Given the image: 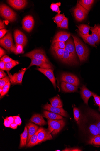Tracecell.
Instances as JSON below:
<instances>
[{
	"label": "cell",
	"mask_w": 100,
	"mask_h": 151,
	"mask_svg": "<svg viewBox=\"0 0 100 151\" xmlns=\"http://www.w3.org/2000/svg\"><path fill=\"white\" fill-rule=\"evenodd\" d=\"M51 50L53 55L57 58L61 60L63 56L65 49H61L52 46Z\"/></svg>",
	"instance_id": "obj_24"
},
{
	"label": "cell",
	"mask_w": 100,
	"mask_h": 151,
	"mask_svg": "<svg viewBox=\"0 0 100 151\" xmlns=\"http://www.w3.org/2000/svg\"><path fill=\"white\" fill-rule=\"evenodd\" d=\"M0 44L9 52H13L15 46L13 44L11 34L8 32L0 40Z\"/></svg>",
	"instance_id": "obj_5"
},
{
	"label": "cell",
	"mask_w": 100,
	"mask_h": 151,
	"mask_svg": "<svg viewBox=\"0 0 100 151\" xmlns=\"http://www.w3.org/2000/svg\"><path fill=\"white\" fill-rule=\"evenodd\" d=\"M18 126V125L16 124V123L14 122L11 124L10 128L13 129H15L17 128Z\"/></svg>",
	"instance_id": "obj_54"
},
{
	"label": "cell",
	"mask_w": 100,
	"mask_h": 151,
	"mask_svg": "<svg viewBox=\"0 0 100 151\" xmlns=\"http://www.w3.org/2000/svg\"><path fill=\"white\" fill-rule=\"evenodd\" d=\"M42 128V127L39 128L37 131L32 136L30 140L27 144L26 145L27 147H31L38 144V134Z\"/></svg>",
	"instance_id": "obj_28"
},
{
	"label": "cell",
	"mask_w": 100,
	"mask_h": 151,
	"mask_svg": "<svg viewBox=\"0 0 100 151\" xmlns=\"http://www.w3.org/2000/svg\"><path fill=\"white\" fill-rule=\"evenodd\" d=\"M7 2L13 8L18 10L23 9L27 4V1L26 0H9Z\"/></svg>",
	"instance_id": "obj_16"
},
{
	"label": "cell",
	"mask_w": 100,
	"mask_h": 151,
	"mask_svg": "<svg viewBox=\"0 0 100 151\" xmlns=\"http://www.w3.org/2000/svg\"><path fill=\"white\" fill-rule=\"evenodd\" d=\"M61 5V3L52 4L51 5L50 8L53 11L55 12L60 14L61 11L60 10L59 7Z\"/></svg>",
	"instance_id": "obj_39"
},
{
	"label": "cell",
	"mask_w": 100,
	"mask_h": 151,
	"mask_svg": "<svg viewBox=\"0 0 100 151\" xmlns=\"http://www.w3.org/2000/svg\"><path fill=\"white\" fill-rule=\"evenodd\" d=\"M65 18L64 14H60L58 13L52 19H53L54 22L57 24L62 22Z\"/></svg>",
	"instance_id": "obj_37"
},
{
	"label": "cell",
	"mask_w": 100,
	"mask_h": 151,
	"mask_svg": "<svg viewBox=\"0 0 100 151\" xmlns=\"http://www.w3.org/2000/svg\"><path fill=\"white\" fill-rule=\"evenodd\" d=\"M28 137V131L27 127H25L24 130L21 135V140L20 147L22 148L24 147L26 144Z\"/></svg>",
	"instance_id": "obj_29"
},
{
	"label": "cell",
	"mask_w": 100,
	"mask_h": 151,
	"mask_svg": "<svg viewBox=\"0 0 100 151\" xmlns=\"http://www.w3.org/2000/svg\"><path fill=\"white\" fill-rule=\"evenodd\" d=\"M71 36L74 38L76 52L80 62L86 61L89 54L88 48L77 37L73 35Z\"/></svg>",
	"instance_id": "obj_1"
},
{
	"label": "cell",
	"mask_w": 100,
	"mask_h": 151,
	"mask_svg": "<svg viewBox=\"0 0 100 151\" xmlns=\"http://www.w3.org/2000/svg\"><path fill=\"white\" fill-rule=\"evenodd\" d=\"M43 116L47 119L53 120H59L63 119V117L59 114L46 111H44Z\"/></svg>",
	"instance_id": "obj_26"
},
{
	"label": "cell",
	"mask_w": 100,
	"mask_h": 151,
	"mask_svg": "<svg viewBox=\"0 0 100 151\" xmlns=\"http://www.w3.org/2000/svg\"><path fill=\"white\" fill-rule=\"evenodd\" d=\"M76 31L77 32L79 36L83 39L85 43L88 44L94 47L97 48V46L92 38L91 35L89 34L87 35H84L78 30H77Z\"/></svg>",
	"instance_id": "obj_20"
},
{
	"label": "cell",
	"mask_w": 100,
	"mask_h": 151,
	"mask_svg": "<svg viewBox=\"0 0 100 151\" xmlns=\"http://www.w3.org/2000/svg\"><path fill=\"white\" fill-rule=\"evenodd\" d=\"M8 31L5 29L1 30H0V33H1V34H0L1 35H0V38L1 39L3 38L6 34Z\"/></svg>",
	"instance_id": "obj_49"
},
{
	"label": "cell",
	"mask_w": 100,
	"mask_h": 151,
	"mask_svg": "<svg viewBox=\"0 0 100 151\" xmlns=\"http://www.w3.org/2000/svg\"><path fill=\"white\" fill-rule=\"evenodd\" d=\"M100 99V97H99Z\"/></svg>",
	"instance_id": "obj_60"
},
{
	"label": "cell",
	"mask_w": 100,
	"mask_h": 151,
	"mask_svg": "<svg viewBox=\"0 0 100 151\" xmlns=\"http://www.w3.org/2000/svg\"><path fill=\"white\" fill-rule=\"evenodd\" d=\"M5 29L4 22L1 20L0 21V29L1 30L4 29Z\"/></svg>",
	"instance_id": "obj_52"
},
{
	"label": "cell",
	"mask_w": 100,
	"mask_h": 151,
	"mask_svg": "<svg viewBox=\"0 0 100 151\" xmlns=\"http://www.w3.org/2000/svg\"><path fill=\"white\" fill-rule=\"evenodd\" d=\"M28 129V137L27 143H28L30 140L31 137L38 130L39 127L32 123H28L27 126Z\"/></svg>",
	"instance_id": "obj_22"
},
{
	"label": "cell",
	"mask_w": 100,
	"mask_h": 151,
	"mask_svg": "<svg viewBox=\"0 0 100 151\" xmlns=\"http://www.w3.org/2000/svg\"><path fill=\"white\" fill-rule=\"evenodd\" d=\"M6 74L4 70H0V78L2 79L6 76Z\"/></svg>",
	"instance_id": "obj_51"
},
{
	"label": "cell",
	"mask_w": 100,
	"mask_h": 151,
	"mask_svg": "<svg viewBox=\"0 0 100 151\" xmlns=\"http://www.w3.org/2000/svg\"><path fill=\"white\" fill-rule=\"evenodd\" d=\"M66 48L70 53L71 57L78 63L77 60V53L74 42L72 39H68L66 42Z\"/></svg>",
	"instance_id": "obj_11"
},
{
	"label": "cell",
	"mask_w": 100,
	"mask_h": 151,
	"mask_svg": "<svg viewBox=\"0 0 100 151\" xmlns=\"http://www.w3.org/2000/svg\"><path fill=\"white\" fill-rule=\"evenodd\" d=\"M79 31L84 35L89 34V31L91 28V27L87 24H82L79 25H77Z\"/></svg>",
	"instance_id": "obj_32"
},
{
	"label": "cell",
	"mask_w": 100,
	"mask_h": 151,
	"mask_svg": "<svg viewBox=\"0 0 100 151\" xmlns=\"http://www.w3.org/2000/svg\"><path fill=\"white\" fill-rule=\"evenodd\" d=\"M61 60L62 62L67 64L76 65L78 63L71 57L70 53L66 47L65 48L63 56Z\"/></svg>",
	"instance_id": "obj_19"
},
{
	"label": "cell",
	"mask_w": 100,
	"mask_h": 151,
	"mask_svg": "<svg viewBox=\"0 0 100 151\" xmlns=\"http://www.w3.org/2000/svg\"><path fill=\"white\" fill-rule=\"evenodd\" d=\"M24 57L30 58L31 59H35L44 61L49 63L45 51L41 49H37L33 50L25 54Z\"/></svg>",
	"instance_id": "obj_4"
},
{
	"label": "cell",
	"mask_w": 100,
	"mask_h": 151,
	"mask_svg": "<svg viewBox=\"0 0 100 151\" xmlns=\"http://www.w3.org/2000/svg\"><path fill=\"white\" fill-rule=\"evenodd\" d=\"M11 124V123L9 120L7 118L4 119V124L6 127L10 128Z\"/></svg>",
	"instance_id": "obj_47"
},
{
	"label": "cell",
	"mask_w": 100,
	"mask_h": 151,
	"mask_svg": "<svg viewBox=\"0 0 100 151\" xmlns=\"http://www.w3.org/2000/svg\"><path fill=\"white\" fill-rule=\"evenodd\" d=\"M6 54V51L1 47L0 48V57L1 58Z\"/></svg>",
	"instance_id": "obj_53"
},
{
	"label": "cell",
	"mask_w": 100,
	"mask_h": 151,
	"mask_svg": "<svg viewBox=\"0 0 100 151\" xmlns=\"http://www.w3.org/2000/svg\"><path fill=\"white\" fill-rule=\"evenodd\" d=\"M95 1L93 0H80L78 3L89 12L91 9Z\"/></svg>",
	"instance_id": "obj_27"
},
{
	"label": "cell",
	"mask_w": 100,
	"mask_h": 151,
	"mask_svg": "<svg viewBox=\"0 0 100 151\" xmlns=\"http://www.w3.org/2000/svg\"><path fill=\"white\" fill-rule=\"evenodd\" d=\"M99 111H100V106H99Z\"/></svg>",
	"instance_id": "obj_58"
},
{
	"label": "cell",
	"mask_w": 100,
	"mask_h": 151,
	"mask_svg": "<svg viewBox=\"0 0 100 151\" xmlns=\"http://www.w3.org/2000/svg\"><path fill=\"white\" fill-rule=\"evenodd\" d=\"M26 70V68H23L18 73L14 74L13 75H11L9 72H7L11 83L13 85L21 84Z\"/></svg>",
	"instance_id": "obj_8"
},
{
	"label": "cell",
	"mask_w": 100,
	"mask_h": 151,
	"mask_svg": "<svg viewBox=\"0 0 100 151\" xmlns=\"http://www.w3.org/2000/svg\"><path fill=\"white\" fill-rule=\"evenodd\" d=\"M31 60V63L28 68L33 65L37 66L44 69H50L52 68L50 64L44 61L35 59H32Z\"/></svg>",
	"instance_id": "obj_18"
},
{
	"label": "cell",
	"mask_w": 100,
	"mask_h": 151,
	"mask_svg": "<svg viewBox=\"0 0 100 151\" xmlns=\"http://www.w3.org/2000/svg\"><path fill=\"white\" fill-rule=\"evenodd\" d=\"M61 87L62 90L64 92L67 93L76 92L77 91L78 88V87L64 82H62Z\"/></svg>",
	"instance_id": "obj_21"
},
{
	"label": "cell",
	"mask_w": 100,
	"mask_h": 151,
	"mask_svg": "<svg viewBox=\"0 0 100 151\" xmlns=\"http://www.w3.org/2000/svg\"><path fill=\"white\" fill-rule=\"evenodd\" d=\"M93 96L94 97L96 104L99 107L100 106V99L99 96L93 92Z\"/></svg>",
	"instance_id": "obj_44"
},
{
	"label": "cell",
	"mask_w": 100,
	"mask_h": 151,
	"mask_svg": "<svg viewBox=\"0 0 100 151\" xmlns=\"http://www.w3.org/2000/svg\"><path fill=\"white\" fill-rule=\"evenodd\" d=\"M88 144L95 146H100V135L91 137Z\"/></svg>",
	"instance_id": "obj_33"
},
{
	"label": "cell",
	"mask_w": 100,
	"mask_h": 151,
	"mask_svg": "<svg viewBox=\"0 0 100 151\" xmlns=\"http://www.w3.org/2000/svg\"><path fill=\"white\" fill-rule=\"evenodd\" d=\"M52 46L61 49H65L66 47L65 42H57L55 43Z\"/></svg>",
	"instance_id": "obj_43"
},
{
	"label": "cell",
	"mask_w": 100,
	"mask_h": 151,
	"mask_svg": "<svg viewBox=\"0 0 100 151\" xmlns=\"http://www.w3.org/2000/svg\"><path fill=\"white\" fill-rule=\"evenodd\" d=\"M63 151H82L80 149L77 148H66Z\"/></svg>",
	"instance_id": "obj_50"
},
{
	"label": "cell",
	"mask_w": 100,
	"mask_h": 151,
	"mask_svg": "<svg viewBox=\"0 0 100 151\" xmlns=\"http://www.w3.org/2000/svg\"><path fill=\"white\" fill-rule=\"evenodd\" d=\"M71 34L64 31H60L57 33L52 41V45L57 42H65L69 39Z\"/></svg>",
	"instance_id": "obj_14"
},
{
	"label": "cell",
	"mask_w": 100,
	"mask_h": 151,
	"mask_svg": "<svg viewBox=\"0 0 100 151\" xmlns=\"http://www.w3.org/2000/svg\"><path fill=\"white\" fill-rule=\"evenodd\" d=\"M56 151H60V150H56Z\"/></svg>",
	"instance_id": "obj_59"
},
{
	"label": "cell",
	"mask_w": 100,
	"mask_h": 151,
	"mask_svg": "<svg viewBox=\"0 0 100 151\" xmlns=\"http://www.w3.org/2000/svg\"><path fill=\"white\" fill-rule=\"evenodd\" d=\"M81 97L84 103L88 104L89 99L93 96V92L89 90L84 85L80 88Z\"/></svg>",
	"instance_id": "obj_17"
},
{
	"label": "cell",
	"mask_w": 100,
	"mask_h": 151,
	"mask_svg": "<svg viewBox=\"0 0 100 151\" xmlns=\"http://www.w3.org/2000/svg\"><path fill=\"white\" fill-rule=\"evenodd\" d=\"M89 114L95 121V123L98 129L99 134L100 135V115L93 110L91 109L89 110Z\"/></svg>",
	"instance_id": "obj_25"
},
{
	"label": "cell",
	"mask_w": 100,
	"mask_h": 151,
	"mask_svg": "<svg viewBox=\"0 0 100 151\" xmlns=\"http://www.w3.org/2000/svg\"><path fill=\"white\" fill-rule=\"evenodd\" d=\"M19 64V62L18 61L13 60L12 61L6 63L5 67L6 71L9 72L12 68L16 65Z\"/></svg>",
	"instance_id": "obj_35"
},
{
	"label": "cell",
	"mask_w": 100,
	"mask_h": 151,
	"mask_svg": "<svg viewBox=\"0 0 100 151\" xmlns=\"http://www.w3.org/2000/svg\"><path fill=\"white\" fill-rule=\"evenodd\" d=\"M43 108L46 110L59 114L65 117H67L68 116L67 112L65 110L63 107H54L47 103L44 106Z\"/></svg>",
	"instance_id": "obj_12"
},
{
	"label": "cell",
	"mask_w": 100,
	"mask_h": 151,
	"mask_svg": "<svg viewBox=\"0 0 100 151\" xmlns=\"http://www.w3.org/2000/svg\"><path fill=\"white\" fill-rule=\"evenodd\" d=\"M37 70L45 75L50 81L55 89L56 87V80L53 73V70L52 68L44 69L41 68H38Z\"/></svg>",
	"instance_id": "obj_13"
},
{
	"label": "cell",
	"mask_w": 100,
	"mask_h": 151,
	"mask_svg": "<svg viewBox=\"0 0 100 151\" xmlns=\"http://www.w3.org/2000/svg\"><path fill=\"white\" fill-rule=\"evenodd\" d=\"M48 127L47 129L50 134L53 135L58 134L63 129L66 122L63 119L53 120L48 119Z\"/></svg>",
	"instance_id": "obj_2"
},
{
	"label": "cell",
	"mask_w": 100,
	"mask_h": 151,
	"mask_svg": "<svg viewBox=\"0 0 100 151\" xmlns=\"http://www.w3.org/2000/svg\"><path fill=\"white\" fill-rule=\"evenodd\" d=\"M14 37L16 45H22L24 47L27 42V39L24 34L18 30L14 32Z\"/></svg>",
	"instance_id": "obj_10"
},
{
	"label": "cell",
	"mask_w": 100,
	"mask_h": 151,
	"mask_svg": "<svg viewBox=\"0 0 100 151\" xmlns=\"http://www.w3.org/2000/svg\"><path fill=\"white\" fill-rule=\"evenodd\" d=\"M10 121L11 124L14 122L15 121V118L14 116H10L7 118Z\"/></svg>",
	"instance_id": "obj_55"
},
{
	"label": "cell",
	"mask_w": 100,
	"mask_h": 151,
	"mask_svg": "<svg viewBox=\"0 0 100 151\" xmlns=\"http://www.w3.org/2000/svg\"><path fill=\"white\" fill-rule=\"evenodd\" d=\"M50 102L51 105L53 107L61 108L63 106L61 100L57 96L50 99Z\"/></svg>",
	"instance_id": "obj_31"
},
{
	"label": "cell",
	"mask_w": 100,
	"mask_h": 151,
	"mask_svg": "<svg viewBox=\"0 0 100 151\" xmlns=\"http://www.w3.org/2000/svg\"><path fill=\"white\" fill-rule=\"evenodd\" d=\"M89 132L91 136H94L99 135V131L96 123H92L89 126Z\"/></svg>",
	"instance_id": "obj_34"
},
{
	"label": "cell",
	"mask_w": 100,
	"mask_h": 151,
	"mask_svg": "<svg viewBox=\"0 0 100 151\" xmlns=\"http://www.w3.org/2000/svg\"><path fill=\"white\" fill-rule=\"evenodd\" d=\"M91 36L96 45H98L100 42V37L98 34L96 26L91 27Z\"/></svg>",
	"instance_id": "obj_30"
},
{
	"label": "cell",
	"mask_w": 100,
	"mask_h": 151,
	"mask_svg": "<svg viewBox=\"0 0 100 151\" xmlns=\"http://www.w3.org/2000/svg\"><path fill=\"white\" fill-rule=\"evenodd\" d=\"M5 64V63L3 61L1 60V62H0V68H1V70L6 71Z\"/></svg>",
	"instance_id": "obj_48"
},
{
	"label": "cell",
	"mask_w": 100,
	"mask_h": 151,
	"mask_svg": "<svg viewBox=\"0 0 100 151\" xmlns=\"http://www.w3.org/2000/svg\"><path fill=\"white\" fill-rule=\"evenodd\" d=\"M10 78L9 77L6 76L0 80V89H2L4 87L10 82Z\"/></svg>",
	"instance_id": "obj_41"
},
{
	"label": "cell",
	"mask_w": 100,
	"mask_h": 151,
	"mask_svg": "<svg viewBox=\"0 0 100 151\" xmlns=\"http://www.w3.org/2000/svg\"><path fill=\"white\" fill-rule=\"evenodd\" d=\"M10 86V82H9L3 88L2 93L1 95V98L7 93L9 89Z\"/></svg>",
	"instance_id": "obj_42"
},
{
	"label": "cell",
	"mask_w": 100,
	"mask_h": 151,
	"mask_svg": "<svg viewBox=\"0 0 100 151\" xmlns=\"http://www.w3.org/2000/svg\"><path fill=\"white\" fill-rule=\"evenodd\" d=\"M15 118V121L14 122L16 123V124L18 126H20L22 123V120L20 117L19 116H14Z\"/></svg>",
	"instance_id": "obj_46"
},
{
	"label": "cell",
	"mask_w": 100,
	"mask_h": 151,
	"mask_svg": "<svg viewBox=\"0 0 100 151\" xmlns=\"http://www.w3.org/2000/svg\"><path fill=\"white\" fill-rule=\"evenodd\" d=\"M38 144L47 140H50L52 139V137L50 134L47 129L42 128L38 134Z\"/></svg>",
	"instance_id": "obj_15"
},
{
	"label": "cell",
	"mask_w": 100,
	"mask_h": 151,
	"mask_svg": "<svg viewBox=\"0 0 100 151\" xmlns=\"http://www.w3.org/2000/svg\"><path fill=\"white\" fill-rule=\"evenodd\" d=\"M23 48L22 45L16 44L13 52L16 54L23 53L24 52Z\"/></svg>",
	"instance_id": "obj_40"
},
{
	"label": "cell",
	"mask_w": 100,
	"mask_h": 151,
	"mask_svg": "<svg viewBox=\"0 0 100 151\" xmlns=\"http://www.w3.org/2000/svg\"><path fill=\"white\" fill-rule=\"evenodd\" d=\"M30 120L35 124L40 126L46 125L47 122L44 120L43 117L39 114L34 115L31 118Z\"/></svg>",
	"instance_id": "obj_23"
},
{
	"label": "cell",
	"mask_w": 100,
	"mask_h": 151,
	"mask_svg": "<svg viewBox=\"0 0 100 151\" xmlns=\"http://www.w3.org/2000/svg\"><path fill=\"white\" fill-rule=\"evenodd\" d=\"M0 13L3 18L10 22H13L17 19L16 13L5 4H3L1 5Z\"/></svg>",
	"instance_id": "obj_3"
},
{
	"label": "cell",
	"mask_w": 100,
	"mask_h": 151,
	"mask_svg": "<svg viewBox=\"0 0 100 151\" xmlns=\"http://www.w3.org/2000/svg\"><path fill=\"white\" fill-rule=\"evenodd\" d=\"M61 81L78 87L80 84L79 79L75 75L67 73H63L61 76Z\"/></svg>",
	"instance_id": "obj_7"
},
{
	"label": "cell",
	"mask_w": 100,
	"mask_h": 151,
	"mask_svg": "<svg viewBox=\"0 0 100 151\" xmlns=\"http://www.w3.org/2000/svg\"><path fill=\"white\" fill-rule=\"evenodd\" d=\"M13 60L7 55L4 56L1 59V60L4 62L6 63L12 61Z\"/></svg>",
	"instance_id": "obj_45"
},
{
	"label": "cell",
	"mask_w": 100,
	"mask_h": 151,
	"mask_svg": "<svg viewBox=\"0 0 100 151\" xmlns=\"http://www.w3.org/2000/svg\"><path fill=\"white\" fill-rule=\"evenodd\" d=\"M56 24L58 27L62 29H68V19L66 17L61 22Z\"/></svg>",
	"instance_id": "obj_36"
},
{
	"label": "cell",
	"mask_w": 100,
	"mask_h": 151,
	"mask_svg": "<svg viewBox=\"0 0 100 151\" xmlns=\"http://www.w3.org/2000/svg\"><path fill=\"white\" fill-rule=\"evenodd\" d=\"M3 92V88L2 89H0V94H1Z\"/></svg>",
	"instance_id": "obj_57"
},
{
	"label": "cell",
	"mask_w": 100,
	"mask_h": 151,
	"mask_svg": "<svg viewBox=\"0 0 100 151\" xmlns=\"http://www.w3.org/2000/svg\"><path fill=\"white\" fill-rule=\"evenodd\" d=\"M35 21L33 17L30 15L25 17L22 21L23 29L28 32H30L33 29Z\"/></svg>",
	"instance_id": "obj_9"
},
{
	"label": "cell",
	"mask_w": 100,
	"mask_h": 151,
	"mask_svg": "<svg viewBox=\"0 0 100 151\" xmlns=\"http://www.w3.org/2000/svg\"><path fill=\"white\" fill-rule=\"evenodd\" d=\"M96 27L97 30L98 34L100 37V25L96 26Z\"/></svg>",
	"instance_id": "obj_56"
},
{
	"label": "cell",
	"mask_w": 100,
	"mask_h": 151,
	"mask_svg": "<svg viewBox=\"0 0 100 151\" xmlns=\"http://www.w3.org/2000/svg\"><path fill=\"white\" fill-rule=\"evenodd\" d=\"M73 12L76 20L79 22L83 21L86 18L89 12L78 3L73 9Z\"/></svg>",
	"instance_id": "obj_6"
},
{
	"label": "cell",
	"mask_w": 100,
	"mask_h": 151,
	"mask_svg": "<svg viewBox=\"0 0 100 151\" xmlns=\"http://www.w3.org/2000/svg\"><path fill=\"white\" fill-rule=\"evenodd\" d=\"M74 119L78 124H79L80 122V112L79 109L75 107H74Z\"/></svg>",
	"instance_id": "obj_38"
}]
</instances>
